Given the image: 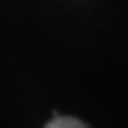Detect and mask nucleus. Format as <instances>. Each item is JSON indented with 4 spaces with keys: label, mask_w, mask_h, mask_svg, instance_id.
I'll return each instance as SVG.
<instances>
[{
    "label": "nucleus",
    "mask_w": 128,
    "mask_h": 128,
    "mask_svg": "<svg viewBox=\"0 0 128 128\" xmlns=\"http://www.w3.org/2000/svg\"><path fill=\"white\" fill-rule=\"evenodd\" d=\"M47 128H85L86 125L73 116H55L45 123Z\"/></svg>",
    "instance_id": "nucleus-1"
}]
</instances>
